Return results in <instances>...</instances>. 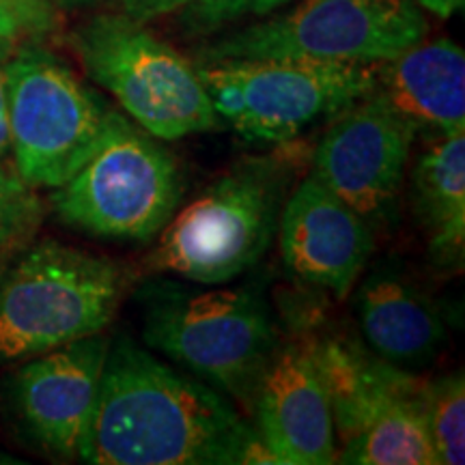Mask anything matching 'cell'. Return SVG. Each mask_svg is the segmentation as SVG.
<instances>
[{
    "label": "cell",
    "mask_w": 465,
    "mask_h": 465,
    "mask_svg": "<svg viewBox=\"0 0 465 465\" xmlns=\"http://www.w3.org/2000/svg\"><path fill=\"white\" fill-rule=\"evenodd\" d=\"M58 3H63V5H69V7H80V5L100 3V0H58Z\"/></svg>",
    "instance_id": "4316f807"
},
{
    "label": "cell",
    "mask_w": 465,
    "mask_h": 465,
    "mask_svg": "<svg viewBox=\"0 0 465 465\" xmlns=\"http://www.w3.org/2000/svg\"><path fill=\"white\" fill-rule=\"evenodd\" d=\"M427 429L438 465L465 461V381L461 371L427 381Z\"/></svg>",
    "instance_id": "d6986e66"
},
{
    "label": "cell",
    "mask_w": 465,
    "mask_h": 465,
    "mask_svg": "<svg viewBox=\"0 0 465 465\" xmlns=\"http://www.w3.org/2000/svg\"><path fill=\"white\" fill-rule=\"evenodd\" d=\"M11 50H14V44L7 42V39L0 37V61H5L11 54Z\"/></svg>",
    "instance_id": "484cf974"
},
{
    "label": "cell",
    "mask_w": 465,
    "mask_h": 465,
    "mask_svg": "<svg viewBox=\"0 0 465 465\" xmlns=\"http://www.w3.org/2000/svg\"><path fill=\"white\" fill-rule=\"evenodd\" d=\"M3 69L15 173L54 190L89 158L113 108L48 50L26 45Z\"/></svg>",
    "instance_id": "9c48e42d"
},
{
    "label": "cell",
    "mask_w": 465,
    "mask_h": 465,
    "mask_svg": "<svg viewBox=\"0 0 465 465\" xmlns=\"http://www.w3.org/2000/svg\"><path fill=\"white\" fill-rule=\"evenodd\" d=\"M45 205L15 168L0 162V270L37 240Z\"/></svg>",
    "instance_id": "ac0fdd59"
},
{
    "label": "cell",
    "mask_w": 465,
    "mask_h": 465,
    "mask_svg": "<svg viewBox=\"0 0 465 465\" xmlns=\"http://www.w3.org/2000/svg\"><path fill=\"white\" fill-rule=\"evenodd\" d=\"M250 429L226 394L119 336L110 341L80 461L237 465Z\"/></svg>",
    "instance_id": "6da1fadb"
},
{
    "label": "cell",
    "mask_w": 465,
    "mask_h": 465,
    "mask_svg": "<svg viewBox=\"0 0 465 465\" xmlns=\"http://www.w3.org/2000/svg\"><path fill=\"white\" fill-rule=\"evenodd\" d=\"M276 237L291 274L341 300L356 287L375 248L373 226L312 174L289 192Z\"/></svg>",
    "instance_id": "7c38bea8"
},
{
    "label": "cell",
    "mask_w": 465,
    "mask_h": 465,
    "mask_svg": "<svg viewBox=\"0 0 465 465\" xmlns=\"http://www.w3.org/2000/svg\"><path fill=\"white\" fill-rule=\"evenodd\" d=\"M427 33V15L414 0H300L218 33L196 50V61L308 58L377 65L420 44Z\"/></svg>",
    "instance_id": "52a82bcc"
},
{
    "label": "cell",
    "mask_w": 465,
    "mask_h": 465,
    "mask_svg": "<svg viewBox=\"0 0 465 465\" xmlns=\"http://www.w3.org/2000/svg\"><path fill=\"white\" fill-rule=\"evenodd\" d=\"M293 174V162L282 153L235 162L179 205L144 254L143 272L196 284H226L246 274L274 242Z\"/></svg>",
    "instance_id": "3957f363"
},
{
    "label": "cell",
    "mask_w": 465,
    "mask_h": 465,
    "mask_svg": "<svg viewBox=\"0 0 465 465\" xmlns=\"http://www.w3.org/2000/svg\"><path fill=\"white\" fill-rule=\"evenodd\" d=\"M353 289L360 332L375 356L410 373L438 360L449 342L446 319L410 272L383 261Z\"/></svg>",
    "instance_id": "5bb4252c"
},
{
    "label": "cell",
    "mask_w": 465,
    "mask_h": 465,
    "mask_svg": "<svg viewBox=\"0 0 465 465\" xmlns=\"http://www.w3.org/2000/svg\"><path fill=\"white\" fill-rule=\"evenodd\" d=\"M190 3L192 0H121V14L147 25V22L160 20L164 15L177 14Z\"/></svg>",
    "instance_id": "7402d4cb"
},
{
    "label": "cell",
    "mask_w": 465,
    "mask_h": 465,
    "mask_svg": "<svg viewBox=\"0 0 465 465\" xmlns=\"http://www.w3.org/2000/svg\"><path fill=\"white\" fill-rule=\"evenodd\" d=\"M138 281L124 261L35 240L0 270V364L102 334Z\"/></svg>",
    "instance_id": "277c9868"
},
{
    "label": "cell",
    "mask_w": 465,
    "mask_h": 465,
    "mask_svg": "<svg viewBox=\"0 0 465 465\" xmlns=\"http://www.w3.org/2000/svg\"><path fill=\"white\" fill-rule=\"evenodd\" d=\"M0 37L7 39V42H11V44H15L17 39L26 37L25 31H22V26L17 25L15 17L11 15L9 11L3 7V5H0Z\"/></svg>",
    "instance_id": "d4e9b609"
},
{
    "label": "cell",
    "mask_w": 465,
    "mask_h": 465,
    "mask_svg": "<svg viewBox=\"0 0 465 465\" xmlns=\"http://www.w3.org/2000/svg\"><path fill=\"white\" fill-rule=\"evenodd\" d=\"M411 201L441 272H461L465 259V132L438 136L411 171Z\"/></svg>",
    "instance_id": "e0dca14e"
},
{
    "label": "cell",
    "mask_w": 465,
    "mask_h": 465,
    "mask_svg": "<svg viewBox=\"0 0 465 465\" xmlns=\"http://www.w3.org/2000/svg\"><path fill=\"white\" fill-rule=\"evenodd\" d=\"M334 418L336 446L399 411L424 405L427 380L375 356L364 342L308 339Z\"/></svg>",
    "instance_id": "9a60e30c"
},
{
    "label": "cell",
    "mask_w": 465,
    "mask_h": 465,
    "mask_svg": "<svg viewBox=\"0 0 465 465\" xmlns=\"http://www.w3.org/2000/svg\"><path fill=\"white\" fill-rule=\"evenodd\" d=\"M224 125L252 143L284 144L375 89L377 65L308 58L196 61Z\"/></svg>",
    "instance_id": "ba28073f"
},
{
    "label": "cell",
    "mask_w": 465,
    "mask_h": 465,
    "mask_svg": "<svg viewBox=\"0 0 465 465\" xmlns=\"http://www.w3.org/2000/svg\"><path fill=\"white\" fill-rule=\"evenodd\" d=\"M254 427L282 465L336 463V431L308 339L278 345L252 403Z\"/></svg>",
    "instance_id": "4fadbf2b"
},
{
    "label": "cell",
    "mask_w": 465,
    "mask_h": 465,
    "mask_svg": "<svg viewBox=\"0 0 465 465\" xmlns=\"http://www.w3.org/2000/svg\"><path fill=\"white\" fill-rule=\"evenodd\" d=\"M295 0H192L174 15V26L183 37L207 39L232 28L240 22H252L289 7Z\"/></svg>",
    "instance_id": "ffe728a7"
},
{
    "label": "cell",
    "mask_w": 465,
    "mask_h": 465,
    "mask_svg": "<svg viewBox=\"0 0 465 465\" xmlns=\"http://www.w3.org/2000/svg\"><path fill=\"white\" fill-rule=\"evenodd\" d=\"M182 199L183 174L173 151L113 108L100 143L52 190L50 203L58 220L93 237L147 243Z\"/></svg>",
    "instance_id": "5b68a950"
},
{
    "label": "cell",
    "mask_w": 465,
    "mask_h": 465,
    "mask_svg": "<svg viewBox=\"0 0 465 465\" xmlns=\"http://www.w3.org/2000/svg\"><path fill=\"white\" fill-rule=\"evenodd\" d=\"M0 5L15 17L25 35L31 37L48 35L58 25L54 0H0Z\"/></svg>",
    "instance_id": "44dd1931"
},
{
    "label": "cell",
    "mask_w": 465,
    "mask_h": 465,
    "mask_svg": "<svg viewBox=\"0 0 465 465\" xmlns=\"http://www.w3.org/2000/svg\"><path fill=\"white\" fill-rule=\"evenodd\" d=\"M0 61V162L11 160V134H9V106L7 86H5V69Z\"/></svg>",
    "instance_id": "603a6c76"
},
{
    "label": "cell",
    "mask_w": 465,
    "mask_h": 465,
    "mask_svg": "<svg viewBox=\"0 0 465 465\" xmlns=\"http://www.w3.org/2000/svg\"><path fill=\"white\" fill-rule=\"evenodd\" d=\"M134 300L151 351L252 411L261 375L281 345L263 291L155 281L143 282Z\"/></svg>",
    "instance_id": "7a4b0ae2"
},
{
    "label": "cell",
    "mask_w": 465,
    "mask_h": 465,
    "mask_svg": "<svg viewBox=\"0 0 465 465\" xmlns=\"http://www.w3.org/2000/svg\"><path fill=\"white\" fill-rule=\"evenodd\" d=\"M72 44L86 75L151 136L182 141L224 127L194 63L144 22L95 15L75 28Z\"/></svg>",
    "instance_id": "8992f818"
},
{
    "label": "cell",
    "mask_w": 465,
    "mask_h": 465,
    "mask_svg": "<svg viewBox=\"0 0 465 465\" xmlns=\"http://www.w3.org/2000/svg\"><path fill=\"white\" fill-rule=\"evenodd\" d=\"M414 3L427 14L435 17H441V20H449L450 15H455L457 11L463 9L465 0H414Z\"/></svg>",
    "instance_id": "cb8c5ba5"
},
{
    "label": "cell",
    "mask_w": 465,
    "mask_h": 465,
    "mask_svg": "<svg viewBox=\"0 0 465 465\" xmlns=\"http://www.w3.org/2000/svg\"><path fill=\"white\" fill-rule=\"evenodd\" d=\"M375 93L418 132H465L463 48L450 39H422L391 61L377 63Z\"/></svg>",
    "instance_id": "2e32d148"
},
{
    "label": "cell",
    "mask_w": 465,
    "mask_h": 465,
    "mask_svg": "<svg viewBox=\"0 0 465 465\" xmlns=\"http://www.w3.org/2000/svg\"><path fill=\"white\" fill-rule=\"evenodd\" d=\"M416 125L375 89L332 116L311 162V174L373 229L397 218Z\"/></svg>",
    "instance_id": "30bf717a"
},
{
    "label": "cell",
    "mask_w": 465,
    "mask_h": 465,
    "mask_svg": "<svg viewBox=\"0 0 465 465\" xmlns=\"http://www.w3.org/2000/svg\"><path fill=\"white\" fill-rule=\"evenodd\" d=\"M110 336L93 334L25 360L7 383L22 435L54 461H80L97 405Z\"/></svg>",
    "instance_id": "8fae6325"
}]
</instances>
